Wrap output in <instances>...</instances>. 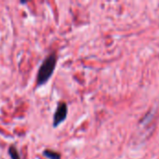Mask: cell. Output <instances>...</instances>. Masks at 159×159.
Returning a JSON list of instances; mask_svg holds the SVG:
<instances>
[{
  "mask_svg": "<svg viewBox=\"0 0 159 159\" xmlns=\"http://www.w3.org/2000/svg\"><path fill=\"white\" fill-rule=\"evenodd\" d=\"M58 57L55 52H51L49 55H48L43 62L41 63L38 71H37V75H36V86L41 87L45 85L52 76L56 64H57Z\"/></svg>",
  "mask_w": 159,
  "mask_h": 159,
  "instance_id": "1",
  "label": "cell"
},
{
  "mask_svg": "<svg viewBox=\"0 0 159 159\" xmlns=\"http://www.w3.org/2000/svg\"><path fill=\"white\" fill-rule=\"evenodd\" d=\"M7 152H8V155H9V157H10V158L11 159H20V154H19L17 148H16L14 145L9 146Z\"/></svg>",
  "mask_w": 159,
  "mask_h": 159,
  "instance_id": "4",
  "label": "cell"
},
{
  "mask_svg": "<svg viewBox=\"0 0 159 159\" xmlns=\"http://www.w3.org/2000/svg\"><path fill=\"white\" fill-rule=\"evenodd\" d=\"M27 2H25V1H20V4H26Z\"/></svg>",
  "mask_w": 159,
  "mask_h": 159,
  "instance_id": "5",
  "label": "cell"
},
{
  "mask_svg": "<svg viewBox=\"0 0 159 159\" xmlns=\"http://www.w3.org/2000/svg\"><path fill=\"white\" fill-rule=\"evenodd\" d=\"M43 156L45 157L48 159H61V154H59L56 151L50 150V149H47L43 152Z\"/></svg>",
  "mask_w": 159,
  "mask_h": 159,
  "instance_id": "3",
  "label": "cell"
},
{
  "mask_svg": "<svg viewBox=\"0 0 159 159\" xmlns=\"http://www.w3.org/2000/svg\"><path fill=\"white\" fill-rule=\"evenodd\" d=\"M68 114V106L67 103L64 102H61L58 103L57 108L55 110V113L53 115V127L57 128L59 125H61L62 122L65 121Z\"/></svg>",
  "mask_w": 159,
  "mask_h": 159,
  "instance_id": "2",
  "label": "cell"
}]
</instances>
